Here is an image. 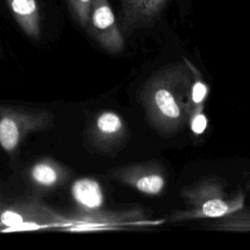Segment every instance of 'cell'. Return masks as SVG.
Returning a JSON list of instances; mask_svg holds the SVG:
<instances>
[{
	"label": "cell",
	"mask_w": 250,
	"mask_h": 250,
	"mask_svg": "<svg viewBox=\"0 0 250 250\" xmlns=\"http://www.w3.org/2000/svg\"><path fill=\"white\" fill-rule=\"evenodd\" d=\"M54 120L50 110L0 104V146L7 153H13L28 135L51 129Z\"/></svg>",
	"instance_id": "6da1fadb"
},
{
	"label": "cell",
	"mask_w": 250,
	"mask_h": 250,
	"mask_svg": "<svg viewBox=\"0 0 250 250\" xmlns=\"http://www.w3.org/2000/svg\"><path fill=\"white\" fill-rule=\"evenodd\" d=\"M70 225V216L57 212L37 199L18 201L0 212V232L63 230Z\"/></svg>",
	"instance_id": "7a4b0ae2"
},
{
	"label": "cell",
	"mask_w": 250,
	"mask_h": 250,
	"mask_svg": "<svg viewBox=\"0 0 250 250\" xmlns=\"http://www.w3.org/2000/svg\"><path fill=\"white\" fill-rule=\"evenodd\" d=\"M86 29L108 52H119L123 49V38L108 0H93Z\"/></svg>",
	"instance_id": "3957f363"
},
{
	"label": "cell",
	"mask_w": 250,
	"mask_h": 250,
	"mask_svg": "<svg viewBox=\"0 0 250 250\" xmlns=\"http://www.w3.org/2000/svg\"><path fill=\"white\" fill-rule=\"evenodd\" d=\"M71 176L68 168L50 157L37 160L27 170L28 182L39 193L50 192L64 186Z\"/></svg>",
	"instance_id": "277c9868"
},
{
	"label": "cell",
	"mask_w": 250,
	"mask_h": 250,
	"mask_svg": "<svg viewBox=\"0 0 250 250\" xmlns=\"http://www.w3.org/2000/svg\"><path fill=\"white\" fill-rule=\"evenodd\" d=\"M72 200L80 214H94L101 211L104 196L98 181L92 178H79L70 188Z\"/></svg>",
	"instance_id": "5b68a950"
},
{
	"label": "cell",
	"mask_w": 250,
	"mask_h": 250,
	"mask_svg": "<svg viewBox=\"0 0 250 250\" xmlns=\"http://www.w3.org/2000/svg\"><path fill=\"white\" fill-rule=\"evenodd\" d=\"M21 29L31 39L41 37V16L37 0H6Z\"/></svg>",
	"instance_id": "8992f818"
},
{
	"label": "cell",
	"mask_w": 250,
	"mask_h": 250,
	"mask_svg": "<svg viewBox=\"0 0 250 250\" xmlns=\"http://www.w3.org/2000/svg\"><path fill=\"white\" fill-rule=\"evenodd\" d=\"M169 0H121L124 28L154 19Z\"/></svg>",
	"instance_id": "52a82bcc"
},
{
	"label": "cell",
	"mask_w": 250,
	"mask_h": 250,
	"mask_svg": "<svg viewBox=\"0 0 250 250\" xmlns=\"http://www.w3.org/2000/svg\"><path fill=\"white\" fill-rule=\"evenodd\" d=\"M153 113L166 122H177L181 119L182 111L178 100L167 86H157L149 97Z\"/></svg>",
	"instance_id": "ba28073f"
},
{
	"label": "cell",
	"mask_w": 250,
	"mask_h": 250,
	"mask_svg": "<svg viewBox=\"0 0 250 250\" xmlns=\"http://www.w3.org/2000/svg\"><path fill=\"white\" fill-rule=\"evenodd\" d=\"M123 130V122L118 114L112 111H103L98 114L90 127L89 135L94 143L106 144L118 137Z\"/></svg>",
	"instance_id": "9c48e42d"
},
{
	"label": "cell",
	"mask_w": 250,
	"mask_h": 250,
	"mask_svg": "<svg viewBox=\"0 0 250 250\" xmlns=\"http://www.w3.org/2000/svg\"><path fill=\"white\" fill-rule=\"evenodd\" d=\"M122 179L139 191L148 195L158 194L165 186L163 176L160 173L151 170L137 168L126 173V177L122 176Z\"/></svg>",
	"instance_id": "30bf717a"
},
{
	"label": "cell",
	"mask_w": 250,
	"mask_h": 250,
	"mask_svg": "<svg viewBox=\"0 0 250 250\" xmlns=\"http://www.w3.org/2000/svg\"><path fill=\"white\" fill-rule=\"evenodd\" d=\"M242 205L238 199L229 201L225 200L222 195H207L206 199L196 204L195 216L199 218H220L237 210Z\"/></svg>",
	"instance_id": "8fae6325"
},
{
	"label": "cell",
	"mask_w": 250,
	"mask_h": 250,
	"mask_svg": "<svg viewBox=\"0 0 250 250\" xmlns=\"http://www.w3.org/2000/svg\"><path fill=\"white\" fill-rule=\"evenodd\" d=\"M66 1L75 21L83 28H86L89 21L93 0H66Z\"/></svg>",
	"instance_id": "7c38bea8"
},
{
	"label": "cell",
	"mask_w": 250,
	"mask_h": 250,
	"mask_svg": "<svg viewBox=\"0 0 250 250\" xmlns=\"http://www.w3.org/2000/svg\"><path fill=\"white\" fill-rule=\"evenodd\" d=\"M208 125V119L204 113L197 111L190 119V129L195 135L204 133Z\"/></svg>",
	"instance_id": "4fadbf2b"
},
{
	"label": "cell",
	"mask_w": 250,
	"mask_h": 250,
	"mask_svg": "<svg viewBox=\"0 0 250 250\" xmlns=\"http://www.w3.org/2000/svg\"><path fill=\"white\" fill-rule=\"evenodd\" d=\"M208 93V87L206 84H204L202 81L197 80L193 83L191 88V100L194 104H201Z\"/></svg>",
	"instance_id": "5bb4252c"
},
{
	"label": "cell",
	"mask_w": 250,
	"mask_h": 250,
	"mask_svg": "<svg viewBox=\"0 0 250 250\" xmlns=\"http://www.w3.org/2000/svg\"><path fill=\"white\" fill-rule=\"evenodd\" d=\"M2 210H3V209H2V206H1V203H0V212H1Z\"/></svg>",
	"instance_id": "9a60e30c"
}]
</instances>
